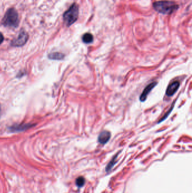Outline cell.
I'll use <instances>...</instances> for the list:
<instances>
[{
	"instance_id": "11",
	"label": "cell",
	"mask_w": 192,
	"mask_h": 193,
	"mask_svg": "<svg viewBox=\"0 0 192 193\" xmlns=\"http://www.w3.org/2000/svg\"><path fill=\"white\" fill-rule=\"evenodd\" d=\"M118 154H117L116 156L112 159V160L110 161V163L106 167V172H108L109 170H110L112 168V167L115 165L116 163V160H117V156H118Z\"/></svg>"
},
{
	"instance_id": "5",
	"label": "cell",
	"mask_w": 192,
	"mask_h": 193,
	"mask_svg": "<svg viewBox=\"0 0 192 193\" xmlns=\"http://www.w3.org/2000/svg\"><path fill=\"white\" fill-rule=\"evenodd\" d=\"M157 84V82H155L150 83L149 85H148L147 86L145 87V88L144 89L142 93L140 96V101L141 102H144L147 99L148 95Z\"/></svg>"
},
{
	"instance_id": "2",
	"label": "cell",
	"mask_w": 192,
	"mask_h": 193,
	"mask_svg": "<svg viewBox=\"0 0 192 193\" xmlns=\"http://www.w3.org/2000/svg\"><path fill=\"white\" fill-rule=\"evenodd\" d=\"M2 25L5 27L17 28L19 25V15L14 8H8L2 20Z\"/></svg>"
},
{
	"instance_id": "14",
	"label": "cell",
	"mask_w": 192,
	"mask_h": 193,
	"mask_svg": "<svg viewBox=\"0 0 192 193\" xmlns=\"http://www.w3.org/2000/svg\"><path fill=\"white\" fill-rule=\"evenodd\" d=\"M4 40V35H2V33L0 32V45L2 43V42Z\"/></svg>"
},
{
	"instance_id": "9",
	"label": "cell",
	"mask_w": 192,
	"mask_h": 193,
	"mask_svg": "<svg viewBox=\"0 0 192 193\" xmlns=\"http://www.w3.org/2000/svg\"><path fill=\"white\" fill-rule=\"evenodd\" d=\"M48 57L51 59L54 60H61L64 58V54L59 52H54L49 54Z\"/></svg>"
},
{
	"instance_id": "4",
	"label": "cell",
	"mask_w": 192,
	"mask_h": 193,
	"mask_svg": "<svg viewBox=\"0 0 192 193\" xmlns=\"http://www.w3.org/2000/svg\"><path fill=\"white\" fill-rule=\"evenodd\" d=\"M28 34L23 29H21L18 36L13 39L11 45L14 47H20L23 46L28 40Z\"/></svg>"
},
{
	"instance_id": "12",
	"label": "cell",
	"mask_w": 192,
	"mask_h": 193,
	"mask_svg": "<svg viewBox=\"0 0 192 193\" xmlns=\"http://www.w3.org/2000/svg\"><path fill=\"white\" fill-rule=\"evenodd\" d=\"M85 183V180L83 177H78L76 181V184L78 187H82Z\"/></svg>"
},
{
	"instance_id": "10",
	"label": "cell",
	"mask_w": 192,
	"mask_h": 193,
	"mask_svg": "<svg viewBox=\"0 0 192 193\" xmlns=\"http://www.w3.org/2000/svg\"><path fill=\"white\" fill-rule=\"evenodd\" d=\"M82 41L84 43L90 44L93 41L94 38L92 34L90 33H86L82 36Z\"/></svg>"
},
{
	"instance_id": "15",
	"label": "cell",
	"mask_w": 192,
	"mask_h": 193,
	"mask_svg": "<svg viewBox=\"0 0 192 193\" xmlns=\"http://www.w3.org/2000/svg\"><path fill=\"white\" fill-rule=\"evenodd\" d=\"M1 106H0V116H1Z\"/></svg>"
},
{
	"instance_id": "3",
	"label": "cell",
	"mask_w": 192,
	"mask_h": 193,
	"mask_svg": "<svg viewBox=\"0 0 192 193\" xmlns=\"http://www.w3.org/2000/svg\"><path fill=\"white\" fill-rule=\"evenodd\" d=\"M79 15V8L76 4L72 5L63 14V20L67 27H70L77 21Z\"/></svg>"
},
{
	"instance_id": "7",
	"label": "cell",
	"mask_w": 192,
	"mask_h": 193,
	"mask_svg": "<svg viewBox=\"0 0 192 193\" xmlns=\"http://www.w3.org/2000/svg\"><path fill=\"white\" fill-rule=\"evenodd\" d=\"M110 133L109 131H104L100 133L98 137V142L100 144L104 145L106 144L110 138Z\"/></svg>"
},
{
	"instance_id": "13",
	"label": "cell",
	"mask_w": 192,
	"mask_h": 193,
	"mask_svg": "<svg viewBox=\"0 0 192 193\" xmlns=\"http://www.w3.org/2000/svg\"><path fill=\"white\" fill-rule=\"evenodd\" d=\"M172 108H173V106H172L170 110H169V111H168V113H166V115H164V117L161 119V120H159V121H158V123H159L160 122H162V121H164V120L166 118H168V115H169V114H170V113L171 112L172 110Z\"/></svg>"
},
{
	"instance_id": "6",
	"label": "cell",
	"mask_w": 192,
	"mask_h": 193,
	"mask_svg": "<svg viewBox=\"0 0 192 193\" xmlns=\"http://www.w3.org/2000/svg\"><path fill=\"white\" fill-rule=\"evenodd\" d=\"M180 86V82L178 81H175L171 83L168 86L166 94L168 97H171L179 89Z\"/></svg>"
},
{
	"instance_id": "1",
	"label": "cell",
	"mask_w": 192,
	"mask_h": 193,
	"mask_svg": "<svg viewBox=\"0 0 192 193\" xmlns=\"http://www.w3.org/2000/svg\"><path fill=\"white\" fill-rule=\"evenodd\" d=\"M153 8L161 14H170L179 8V6L173 1H158L154 2Z\"/></svg>"
},
{
	"instance_id": "8",
	"label": "cell",
	"mask_w": 192,
	"mask_h": 193,
	"mask_svg": "<svg viewBox=\"0 0 192 193\" xmlns=\"http://www.w3.org/2000/svg\"><path fill=\"white\" fill-rule=\"evenodd\" d=\"M32 125L30 124H23V125H14L10 128V130L12 131H24L25 129H28L29 127H32Z\"/></svg>"
}]
</instances>
